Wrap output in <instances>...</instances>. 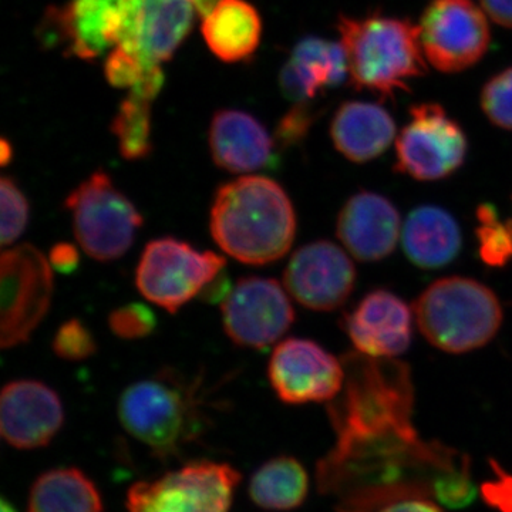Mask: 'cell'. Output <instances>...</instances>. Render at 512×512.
<instances>
[{
    "instance_id": "13",
    "label": "cell",
    "mask_w": 512,
    "mask_h": 512,
    "mask_svg": "<svg viewBox=\"0 0 512 512\" xmlns=\"http://www.w3.org/2000/svg\"><path fill=\"white\" fill-rule=\"evenodd\" d=\"M268 379L286 404L333 402L345 386L343 360L311 339L289 338L276 345Z\"/></svg>"
},
{
    "instance_id": "22",
    "label": "cell",
    "mask_w": 512,
    "mask_h": 512,
    "mask_svg": "<svg viewBox=\"0 0 512 512\" xmlns=\"http://www.w3.org/2000/svg\"><path fill=\"white\" fill-rule=\"evenodd\" d=\"M333 146L346 160L365 164L382 156L396 138V123L383 106L346 101L330 124Z\"/></svg>"
},
{
    "instance_id": "15",
    "label": "cell",
    "mask_w": 512,
    "mask_h": 512,
    "mask_svg": "<svg viewBox=\"0 0 512 512\" xmlns=\"http://www.w3.org/2000/svg\"><path fill=\"white\" fill-rule=\"evenodd\" d=\"M356 268L345 249L315 241L293 252L284 272L289 295L303 308L332 312L345 305L356 285Z\"/></svg>"
},
{
    "instance_id": "23",
    "label": "cell",
    "mask_w": 512,
    "mask_h": 512,
    "mask_svg": "<svg viewBox=\"0 0 512 512\" xmlns=\"http://www.w3.org/2000/svg\"><path fill=\"white\" fill-rule=\"evenodd\" d=\"M404 254L423 269H440L457 258L463 244L456 218L437 205L410 212L402 228Z\"/></svg>"
},
{
    "instance_id": "12",
    "label": "cell",
    "mask_w": 512,
    "mask_h": 512,
    "mask_svg": "<svg viewBox=\"0 0 512 512\" xmlns=\"http://www.w3.org/2000/svg\"><path fill=\"white\" fill-rule=\"evenodd\" d=\"M289 296L276 279H239L221 306L222 326L228 338L241 348L264 349L274 345L295 322Z\"/></svg>"
},
{
    "instance_id": "4",
    "label": "cell",
    "mask_w": 512,
    "mask_h": 512,
    "mask_svg": "<svg viewBox=\"0 0 512 512\" xmlns=\"http://www.w3.org/2000/svg\"><path fill=\"white\" fill-rule=\"evenodd\" d=\"M205 397L197 380L163 370L127 386L117 402V416L133 439L154 456H177L204 433Z\"/></svg>"
},
{
    "instance_id": "19",
    "label": "cell",
    "mask_w": 512,
    "mask_h": 512,
    "mask_svg": "<svg viewBox=\"0 0 512 512\" xmlns=\"http://www.w3.org/2000/svg\"><path fill=\"white\" fill-rule=\"evenodd\" d=\"M402 228L399 211L389 198L360 191L340 210L336 234L357 261L379 262L393 254Z\"/></svg>"
},
{
    "instance_id": "17",
    "label": "cell",
    "mask_w": 512,
    "mask_h": 512,
    "mask_svg": "<svg viewBox=\"0 0 512 512\" xmlns=\"http://www.w3.org/2000/svg\"><path fill=\"white\" fill-rule=\"evenodd\" d=\"M64 423L59 394L39 380H13L0 396V433L9 446L35 450L49 446Z\"/></svg>"
},
{
    "instance_id": "24",
    "label": "cell",
    "mask_w": 512,
    "mask_h": 512,
    "mask_svg": "<svg viewBox=\"0 0 512 512\" xmlns=\"http://www.w3.org/2000/svg\"><path fill=\"white\" fill-rule=\"evenodd\" d=\"M202 35L212 53L228 63L241 62L261 40V19L244 0H218L202 22Z\"/></svg>"
},
{
    "instance_id": "38",
    "label": "cell",
    "mask_w": 512,
    "mask_h": 512,
    "mask_svg": "<svg viewBox=\"0 0 512 512\" xmlns=\"http://www.w3.org/2000/svg\"><path fill=\"white\" fill-rule=\"evenodd\" d=\"M0 158H2L3 165L8 164L9 161L12 160V147H10V144L5 138L2 140V154H0Z\"/></svg>"
},
{
    "instance_id": "9",
    "label": "cell",
    "mask_w": 512,
    "mask_h": 512,
    "mask_svg": "<svg viewBox=\"0 0 512 512\" xmlns=\"http://www.w3.org/2000/svg\"><path fill=\"white\" fill-rule=\"evenodd\" d=\"M241 474L227 463L191 461L127 493L128 512H229Z\"/></svg>"
},
{
    "instance_id": "27",
    "label": "cell",
    "mask_w": 512,
    "mask_h": 512,
    "mask_svg": "<svg viewBox=\"0 0 512 512\" xmlns=\"http://www.w3.org/2000/svg\"><path fill=\"white\" fill-rule=\"evenodd\" d=\"M151 104L153 100L130 93L121 103L113 121V133L126 160H143L153 150L151 144Z\"/></svg>"
},
{
    "instance_id": "33",
    "label": "cell",
    "mask_w": 512,
    "mask_h": 512,
    "mask_svg": "<svg viewBox=\"0 0 512 512\" xmlns=\"http://www.w3.org/2000/svg\"><path fill=\"white\" fill-rule=\"evenodd\" d=\"M313 123V113L305 104H298L282 119L278 138L284 146H293L303 140Z\"/></svg>"
},
{
    "instance_id": "3",
    "label": "cell",
    "mask_w": 512,
    "mask_h": 512,
    "mask_svg": "<svg viewBox=\"0 0 512 512\" xmlns=\"http://www.w3.org/2000/svg\"><path fill=\"white\" fill-rule=\"evenodd\" d=\"M340 45L348 63L349 80L357 90L379 96L410 90V83L427 72L419 26L380 12L340 16Z\"/></svg>"
},
{
    "instance_id": "34",
    "label": "cell",
    "mask_w": 512,
    "mask_h": 512,
    "mask_svg": "<svg viewBox=\"0 0 512 512\" xmlns=\"http://www.w3.org/2000/svg\"><path fill=\"white\" fill-rule=\"evenodd\" d=\"M370 512H444L436 501L424 495H409L387 501Z\"/></svg>"
},
{
    "instance_id": "2",
    "label": "cell",
    "mask_w": 512,
    "mask_h": 512,
    "mask_svg": "<svg viewBox=\"0 0 512 512\" xmlns=\"http://www.w3.org/2000/svg\"><path fill=\"white\" fill-rule=\"evenodd\" d=\"M298 229L288 192L262 175L221 185L210 212V231L221 251L251 266L279 261L291 251Z\"/></svg>"
},
{
    "instance_id": "32",
    "label": "cell",
    "mask_w": 512,
    "mask_h": 512,
    "mask_svg": "<svg viewBox=\"0 0 512 512\" xmlns=\"http://www.w3.org/2000/svg\"><path fill=\"white\" fill-rule=\"evenodd\" d=\"M158 325L156 313L144 303H127L109 315V328L113 335L123 340L148 338Z\"/></svg>"
},
{
    "instance_id": "11",
    "label": "cell",
    "mask_w": 512,
    "mask_h": 512,
    "mask_svg": "<svg viewBox=\"0 0 512 512\" xmlns=\"http://www.w3.org/2000/svg\"><path fill=\"white\" fill-rule=\"evenodd\" d=\"M419 32L427 62L441 73L470 69L491 45L487 13L473 0H431Z\"/></svg>"
},
{
    "instance_id": "5",
    "label": "cell",
    "mask_w": 512,
    "mask_h": 512,
    "mask_svg": "<svg viewBox=\"0 0 512 512\" xmlns=\"http://www.w3.org/2000/svg\"><path fill=\"white\" fill-rule=\"evenodd\" d=\"M414 316L430 345L451 355L483 348L504 318L497 295L466 276H446L427 286L414 305Z\"/></svg>"
},
{
    "instance_id": "14",
    "label": "cell",
    "mask_w": 512,
    "mask_h": 512,
    "mask_svg": "<svg viewBox=\"0 0 512 512\" xmlns=\"http://www.w3.org/2000/svg\"><path fill=\"white\" fill-rule=\"evenodd\" d=\"M195 10L192 0H127L114 49L157 72L191 32Z\"/></svg>"
},
{
    "instance_id": "10",
    "label": "cell",
    "mask_w": 512,
    "mask_h": 512,
    "mask_svg": "<svg viewBox=\"0 0 512 512\" xmlns=\"http://www.w3.org/2000/svg\"><path fill=\"white\" fill-rule=\"evenodd\" d=\"M467 151L466 133L444 107L417 104L396 140V171L423 183L444 180L460 170Z\"/></svg>"
},
{
    "instance_id": "40",
    "label": "cell",
    "mask_w": 512,
    "mask_h": 512,
    "mask_svg": "<svg viewBox=\"0 0 512 512\" xmlns=\"http://www.w3.org/2000/svg\"><path fill=\"white\" fill-rule=\"evenodd\" d=\"M511 225H512V221H511Z\"/></svg>"
},
{
    "instance_id": "7",
    "label": "cell",
    "mask_w": 512,
    "mask_h": 512,
    "mask_svg": "<svg viewBox=\"0 0 512 512\" xmlns=\"http://www.w3.org/2000/svg\"><path fill=\"white\" fill-rule=\"evenodd\" d=\"M227 259L188 242L163 237L148 242L136 268L138 292L168 313L180 311L222 274Z\"/></svg>"
},
{
    "instance_id": "35",
    "label": "cell",
    "mask_w": 512,
    "mask_h": 512,
    "mask_svg": "<svg viewBox=\"0 0 512 512\" xmlns=\"http://www.w3.org/2000/svg\"><path fill=\"white\" fill-rule=\"evenodd\" d=\"M50 265L59 274H72L80 265V252L70 242H57L49 251Z\"/></svg>"
},
{
    "instance_id": "8",
    "label": "cell",
    "mask_w": 512,
    "mask_h": 512,
    "mask_svg": "<svg viewBox=\"0 0 512 512\" xmlns=\"http://www.w3.org/2000/svg\"><path fill=\"white\" fill-rule=\"evenodd\" d=\"M53 266L30 244L3 249L0 256V345L12 349L29 342L52 305Z\"/></svg>"
},
{
    "instance_id": "25",
    "label": "cell",
    "mask_w": 512,
    "mask_h": 512,
    "mask_svg": "<svg viewBox=\"0 0 512 512\" xmlns=\"http://www.w3.org/2000/svg\"><path fill=\"white\" fill-rule=\"evenodd\" d=\"M28 512H103L99 488L79 468H53L37 477Z\"/></svg>"
},
{
    "instance_id": "36",
    "label": "cell",
    "mask_w": 512,
    "mask_h": 512,
    "mask_svg": "<svg viewBox=\"0 0 512 512\" xmlns=\"http://www.w3.org/2000/svg\"><path fill=\"white\" fill-rule=\"evenodd\" d=\"M480 3L497 25L512 29V0H480Z\"/></svg>"
},
{
    "instance_id": "37",
    "label": "cell",
    "mask_w": 512,
    "mask_h": 512,
    "mask_svg": "<svg viewBox=\"0 0 512 512\" xmlns=\"http://www.w3.org/2000/svg\"><path fill=\"white\" fill-rule=\"evenodd\" d=\"M192 2L197 6L198 13H200L202 18H205L214 9V6L217 5L218 0H192Z\"/></svg>"
},
{
    "instance_id": "1",
    "label": "cell",
    "mask_w": 512,
    "mask_h": 512,
    "mask_svg": "<svg viewBox=\"0 0 512 512\" xmlns=\"http://www.w3.org/2000/svg\"><path fill=\"white\" fill-rule=\"evenodd\" d=\"M342 360L345 386L329 407L336 443L318 464L320 490L339 495L340 512L429 497L441 478L468 466L467 457L421 440L414 429L409 367L357 352Z\"/></svg>"
},
{
    "instance_id": "6",
    "label": "cell",
    "mask_w": 512,
    "mask_h": 512,
    "mask_svg": "<svg viewBox=\"0 0 512 512\" xmlns=\"http://www.w3.org/2000/svg\"><path fill=\"white\" fill-rule=\"evenodd\" d=\"M64 208L72 215L77 244L94 261H116L127 254L144 224L134 202L104 171L77 185L64 200Z\"/></svg>"
},
{
    "instance_id": "21",
    "label": "cell",
    "mask_w": 512,
    "mask_h": 512,
    "mask_svg": "<svg viewBox=\"0 0 512 512\" xmlns=\"http://www.w3.org/2000/svg\"><path fill=\"white\" fill-rule=\"evenodd\" d=\"M348 79V63L340 43L305 37L293 49L279 83L289 100L306 104Z\"/></svg>"
},
{
    "instance_id": "18",
    "label": "cell",
    "mask_w": 512,
    "mask_h": 512,
    "mask_svg": "<svg viewBox=\"0 0 512 512\" xmlns=\"http://www.w3.org/2000/svg\"><path fill=\"white\" fill-rule=\"evenodd\" d=\"M127 0H70L47 13L46 42L52 39L67 55L94 60L119 42Z\"/></svg>"
},
{
    "instance_id": "29",
    "label": "cell",
    "mask_w": 512,
    "mask_h": 512,
    "mask_svg": "<svg viewBox=\"0 0 512 512\" xmlns=\"http://www.w3.org/2000/svg\"><path fill=\"white\" fill-rule=\"evenodd\" d=\"M0 204H2L0 205L2 208L0 239H2L3 248L13 247L26 231L30 217L28 198L13 178L3 177L0 181Z\"/></svg>"
},
{
    "instance_id": "20",
    "label": "cell",
    "mask_w": 512,
    "mask_h": 512,
    "mask_svg": "<svg viewBox=\"0 0 512 512\" xmlns=\"http://www.w3.org/2000/svg\"><path fill=\"white\" fill-rule=\"evenodd\" d=\"M212 160L234 174L255 173L274 167L278 157L271 134L251 114L222 110L210 127Z\"/></svg>"
},
{
    "instance_id": "31",
    "label": "cell",
    "mask_w": 512,
    "mask_h": 512,
    "mask_svg": "<svg viewBox=\"0 0 512 512\" xmlns=\"http://www.w3.org/2000/svg\"><path fill=\"white\" fill-rule=\"evenodd\" d=\"M52 349L67 362H82L96 355L97 342L92 330L80 319H69L60 325L53 336Z\"/></svg>"
},
{
    "instance_id": "30",
    "label": "cell",
    "mask_w": 512,
    "mask_h": 512,
    "mask_svg": "<svg viewBox=\"0 0 512 512\" xmlns=\"http://www.w3.org/2000/svg\"><path fill=\"white\" fill-rule=\"evenodd\" d=\"M481 109L495 127L512 131V67L495 74L485 84Z\"/></svg>"
},
{
    "instance_id": "16",
    "label": "cell",
    "mask_w": 512,
    "mask_h": 512,
    "mask_svg": "<svg viewBox=\"0 0 512 512\" xmlns=\"http://www.w3.org/2000/svg\"><path fill=\"white\" fill-rule=\"evenodd\" d=\"M414 320V311L400 296L375 289L343 316L342 328L360 355L396 359L412 345Z\"/></svg>"
},
{
    "instance_id": "39",
    "label": "cell",
    "mask_w": 512,
    "mask_h": 512,
    "mask_svg": "<svg viewBox=\"0 0 512 512\" xmlns=\"http://www.w3.org/2000/svg\"><path fill=\"white\" fill-rule=\"evenodd\" d=\"M0 511L2 512H18L16 511V508L13 507L12 504L9 503L6 498H3L2 501H0Z\"/></svg>"
},
{
    "instance_id": "26",
    "label": "cell",
    "mask_w": 512,
    "mask_h": 512,
    "mask_svg": "<svg viewBox=\"0 0 512 512\" xmlns=\"http://www.w3.org/2000/svg\"><path fill=\"white\" fill-rule=\"evenodd\" d=\"M309 476L301 461L289 456L271 458L255 471L249 497L266 511H292L305 503Z\"/></svg>"
},
{
    "instance_id": "28",
    "label": "cell",
    "mask_w": 512,
    "mask_h": 512,
    "mask_svg": "<svg viewBox=\"0 0 512 512\" xmlns=\"http://www.w3.org/2000/svg\"><path fill=\"white\" fill-rule=\"evenodd\" d=\"M478 254L485 265L501 268L512 259L511 221H501L493 205L477 208Z\"/></svg>"
}]
</instances>
